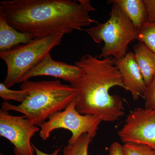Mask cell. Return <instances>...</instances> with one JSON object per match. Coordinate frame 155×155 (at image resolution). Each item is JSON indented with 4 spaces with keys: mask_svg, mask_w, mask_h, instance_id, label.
Instances as JSON below:
<instances>
[{
    "mask_svg": "<svg viewBox=\"0 0 155 155\" xmlns=\"http://www.w3.org/2000/svg\"><path fill=\"white\" fill-rule=\"evenodd\" d=\"M32 146L33 147L35 153H36V155H58L60 151H61V148H62V147H60L55 150L51 154H48L46 153L43 152L41 151V150H39L35 145L32 144Z\"/></svg>",
    "mask_w": 155,
    "mask_h": 155,
    "instance_id": "cell-22",
    "label": "cell"
},
{
    "mask_svg": "<svg viewBox=\"0 0 155 155\" xmlns=\"http://www.w3.org/2000/svg\"><path fill=\"white\" fill-rule=\"evenodd\" d=\"M0 9L10 25L33 39L64 35L97 22L78 1L5 0Z\"/></svg>",
    "mask_w": 155,
    "mask_h": 155,
    "instance_id": "cell-1",
    "label": "cell"
},
{
    "mask_svg": "<svg viewBox=\"0 0 155 155\" xmlns=\"http://www.w3.org/2000/svg\"><path fill=\"white\" fill-rule=\"evenodd\" d=\"M143 98L145 108L155 110V78L147 87Z\"/></svg>",
    "mask_w": 155,
    "mask_h": 155,
    "instance_id": "cell-18",
    "label": "cell"
},
{
    "mask_svg": "<svg viewBox=\"0 0 155 155\" xmlns=\"http://www.w3.org/2000/svg\"><path fill=\"white\" fill-rule=\"evenodd\" d=\"M39 127L25 116H12L8 111L0 110V136L14 146L15 155H34L31 139Z\"/></svg>",
    "mask_w": 155,
    "mask_h": 155,
    "instance_id": "cell-7",
    "label": "cell"
},
{
    "mask_svg": "<svg viewBox=\"0 0 155 155\" xmlns=\"http://www.w3.org/2000/svg\"><path fill=\"white\" fill-rule=\"evenodd\" d=\"M0 155H4L3 154H2V153H1V154H0Z\"/></svg>",
    "mask_w": 155,
    "mask_h": 155,
    "instance_id": "cell-23",
    "label": "cell"
},
{
    "mask_svg": "<svg viewBox=\"0 0 155 155\" xmlns=\"http://www.w3.org/2000/svg\"><path fill=\"white\" fill-rule=\"evenodd\" d=\"M101 120L91 115L80 114L76 109V98L65 110L53 114L39 125V135L46 140L54 130L58 129L69 130L72 134L68 143L72 144L84 134H87L92 138L95 137Z\"/></svg>",
    "mask_w": 155,
    "mask_h": 155,
    "instance_id": "cell-6",
    "label": "cell"
},
{
    "mask_svg": "<svg viewBox=\"0 0 155 155\" xmlns=\"http://www.w3.org/2000/svg\"><path fill=\"white\" fill-rule=\"evenodd\" d=\"M123 147L125 155H155V150L145 145L129 143Z\"/></svg>",
    "mask_w": 155,
    "mask_h": 155,
    "instance_id": "cell-17",
    "label": "cell"
},
{
    "mask_svg": "<svg viewBox=\"0 0 155 155\" xmlns=\"http://www.w3.org/2000/svg\"><path fill=\"white\" fill-rule=\"evenodd\" d=\"M119 5L134 25L140 31L148 19L144 0H113Z\"/></svg>",
    "mask_w": 155,
    "mask_h": 155,
    "instance_id": "cell-13",
    "label": "cell"
},
{
    "mask_svg": "<svg viewBox=\"0 0 155 155\" xmlns=\"http://www.w3.org/2000/svg\"><path fill=\"white\" fill-rule=\"evenodd\" d=\"M64 35H57L33 39L26 44L0 52V58L7 67L4 83L11 88L19 84L25 73L50 54L52 49L61 45Z\"/></svg>",
    "mask_w": 155,
    "mask_h": 155,
    "instance_id": "cell-5",
    "label": "cell"
},
{
    "mask_svg": "<svg viewBox=\"0 0 155 155\" xmlns=\"http://www.w3.org/2000/svg\"><path fill=\"white\" fill-rule=\"evenodd\" d=\"M114 61L122 76L125 90L130 92L134 101L140 97H143L147 86L136 61L134 53L129 52L123 58Z\"/></svg>",
    "mask_w": 155,
    "mask_h": 155,
    "instance_id": "cell-10",
    "label": "cell"
},
{
    "mask_svg": "<svg viewBox=\"0 0 155 155\" xmlns=\"http://www.w3.org/2000/svg\"><path fill=\"white\" fill-rule=\"evenodd\" d=\"M147 10L148 22H155V0H144Z\"/></svg>",
    "mask_w": 155,
    "mask_h": 155,
    "instance_id": "cell-19",
    "label": "cell"
},
{
    "mask_svg": "<svg viewBox=\"0 0 155 155\" xmlns=\"http://www.w3.org/2000/svg\"><path fill=\"white\" fill-rule=\"evenodd\" d=\"M20 89L29 93L25 101L18 105L5 101L2 109L19 112L38 126L53 114L65 110L77 95L75 89L59 80H28L21 84Z\"/></svg>",
    "mask_w": 155,
    "mask_h": 155,
    "instance_id": "cell-3",
    "label": "cell"
},
{
    "mask_svg": "<svg viewBox=\"0 0 155 155\" xmlns=\"http://www.w3.org/2000/svg\"><path fill=\"white\" fill-rule=\"evenodd\" d=\"M108 155H125L123 146L117 142L113 143L110 147Z\"/></svg>",
    "mask_w": 155,
    "mask_h": 155,
    "instance_id": "cell-20",
    "label": "cell"
},
{
    "mask_svg": "<svg viewBox=\"0 0 155 155\" xmlns=\"http://www.w3.org/2000/svg\"><path fill=\"white\" fill-rule=\"evenodd\" d=\"M33 38L28 34L18 31L9 24L0 9V52L11 49L19 45L26 44Z\"/></svg>",
    "mask_w": 155,
    "mask_h": 155,
    "instance_id": "cell-11",
    "label": "cell"
},
{
    "mask_svg": "<svg viewBox=\"0 0 155 155\" xmlns=\"http://www.w3.org/2000/svg\"><path fill=\"white\" fill-rule=\"evenodd\" d=\"M110 18L104 23L97 22L96 26L83 29L97 44L104 42L100 58L113 57L117 60L127 54L128 45L137 40L139 31L134 25L118 4L113 0Z\"/></svg>",
    "mask_w": 155,
    "mask_h": 155,
    "instance_id": "cell-4",
    "label": "cell"
},
{
    "mask_svg": "<svg viewBox=\"0 0 155 155\" xmlns=\"http://www.w3.org/2000/svg\"><path fill=\"white\" fill-rule=\"evenodd\" d=\"M83 70L77 65H73L53 60L49 54L22 76L19 83L39 76H50L68 81L71 84L78 80L83 74Z\"/></svg>",
    "mask_w": 155,
    "mask_h": 155,
    "instance_id": "cell-9",
    "label": "cell"
},
{
    "mask_svg": "<svg viewBox=\"0 0 155 155\" xmlns=\"http://www.w3.org/2000/svg\"><path fill=\"white\" fill-rule=\"evenodd\" d=\"M78 2L87 11L90 12V11H96V9L91 5L90 1L89 0H78Z\"/></svg>",
    "mask_w": 155,
    "mask_h": 155,
    "instance_id": "cell-21",
    "label": "cell"
},
{
    "mask_svg": "<svg viewBox=\"0 0 155 155\" xmlns=\"http://www.w3.org/2000/svg\"><path fill=\"white\" fill-rule=\"evenodd\" d=\"M75 65L83 71L80 78L70 85L77 91L78 111L83 115H92L104 122H114L124 116L122 99L110 93L114 87L125 88L114 59H100L87 54Z\"/></svg>",
    "mask_w": 155,
    "mask_h": 155,
    "instance_id": "cell-2",
    "label": "cell"
},
{
    "mask_svg": "<svg viewBox=\"0 0 155 155\" xmlns=\"http://www.w3.org/2000/svg\"><path fill=\"white\" fill-rule=\"evenodd\" d=\"M92 140L90 136L84 134L74 143L64 147L63 155H88L89 146Z\"/></svg>",
    "mask_w": 155,
    "mask_h": 155,
    "instance_id": "cell-14",
    "label": "cell"
},
{
    "mask_svg": "<svg viewBox=\"0 0 155 155\" xmlns=\"http://www.w3.org/2000/svg\"><path fill=\"white\" fill-rule=\"evenodd\" d=\"M28 94L29 93L26 90H14L7 87L4 83H0V97L5 101L13 100L21 104L25 101Z\"/></svg>",
    "mask_w": 155,
    "mask_h": 155,
    "instance_id": "cell-16",
    "label": "cell"
},
{
    "mask_svg": "<svg viewBox=\"0 0 155 155\" xmlns=\"http://www.w3.org/2000/svg\"><path fill=\"white\" fill-rule=\"evenodd\" d=\"M133 49L136 61L147 87L155 78V54L141 42L135 45Z\"/></svg>",
    "mask_w": 155,
    "mask_h": 155,
    "instance_id": "cell-12",
    "label": "cell"
},
{
    "mask_svg": "<svg viewBox=\"0 0 155 155\" xmlns=\"http://www.w3.org/2000/svg\"><path fill=\"white\" fill-rule=\"evenodd\" d=\"M137 40L145 44L155 54V22H147L139 31Z\"/></svg>",
    "mask_w": 155,
    "mask_h": 155,
    "instance_id": "cell-15",
    "label": "cell"
},
{
    "mask_svg": "<svg viewBox=\"0 0 155 155\" xmlns=\"http://www.w3.org/2000/svg\"><path fill=\"white\" fill-rule=\"evenodd\" d=\"M118 134L125 143L145 145L155 150V110L136 108L127 115Z\"/></svg>",
    "mask_w": 155,
    "mask_h": 155,
    "instance_id": "cell-8",
    "label": "cell"
}]
</instances>
